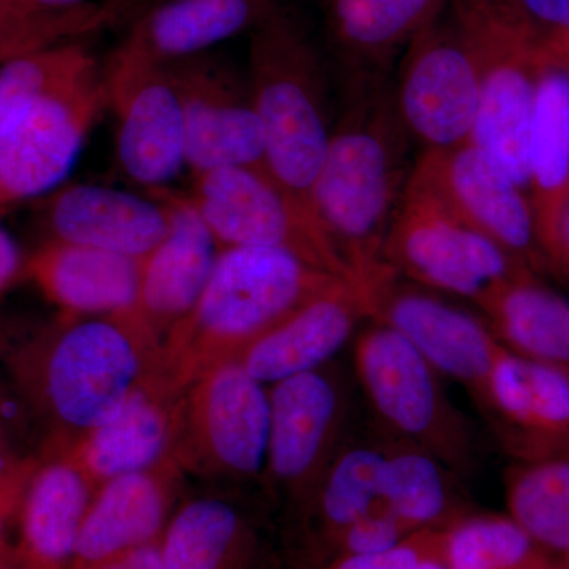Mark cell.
I'll return each instance as SVG.
<instances>
[{
    "label": "cell",
    "instance_id": "obj_1",
    "mask_svg": "<svg viewBox=\"0 0 569 569\" xmlns=\"http://www.w3.org/2000/svg\"><path fill=\"white\" fill-rule=\"evenodd\" d=\"M411 144L391 78L342 86L312 206L355 280L385 263L389 228L413 171Z\"/></svg>",
    "mask_w": 569,
    "mask_h": 569
},
{
    "label": "cell",
    "instance_id": "obj_2",
    "mask_svg": "<svg viewBox=\"0 0 569 569\" xmlns=\"http://www.w3.org/2000/svg\"><path fill=\"white\" fill-rule=\"evenodd\" d=\"M339 279L284 250H220L200 301L163 340L160 370L189 387Z\"/></svg>",
    "mask_w": 569,
    "mask_h": 569
},
{
    "label": "cell",
    "instance_id": "obj_3",
    "mask_svg": "<svg viewBox=\"0 0 569 569\" xmlns=\"http://www.w3.org/2000/svg\"><path fill=\"white\" fill-rule=\"evenodd\" d=\"M247 80L263 126L266 168L296 201L316 213L313 186L335 122L325 63L290 14L276 10L253 29Z\"/></svg>",
    "mask_w": 569,
    "mask_h": 569
},
{
    "label": "cell",
    "instance_id": "obj_4",
    "mask_svg": "<svg viewBox=\"0 0 569 569\" xmlns=\"http://www.w3.org/2000/svg\"><path fill=\"white\" fill-rule=\"evenodd\" d=\"M162 346L137 313L67 318L44 356L41 392L50 415L78 438L110 421L160 370Z\"/></svg>",
    "mask_w": 569,
    "mask_h": 569
},
{
    "label": "cell",
    "instance_id": "obj_5",
    "mask_svg": "<svg viewBox=\"0 0 569 569\" xmlns=\"http://www.w3.org/2000/svg\"><path fill=\"white\" fill-rule=\"evenodd\" d=\"M383 261L399 274L482 309L518 280L507 250L410 181L389 228Z\"/></svg>",
    "mask_w": 569,
    "mask_h": 569
},
{
    "label": "cell",
    "instance_id": "obj_6",
    "mask_svg": "<svg viewBox=\"0 0 569 569\" xmlns=\"http://www.w3.org/2000/svg\"><path fill=\"white\" fill-rule=\"evenodd\" d=\"M190 200L220 249L284 250L326 272L355 279L316 213L296 201L266 167L197 174Z\"/></svg>",
    "mask_w": 569,
    "mask_h": 569
},
{
    "label": "cell",
    "instance_id": "obj_7",
    "mask_svg": "<svg viewBox=\"0 0 569 569\" xmlns=\"http://www.w3.org/2000/svg\"><path fill=\"white\" fill-rule=\"evenodd\" d=\"M355 367L378 417L410 447L455 468H468L470 440L441 389L440 373L389 326L376 323L356 340Z\"/></svg>",
    "mask_w": 569,
    "mask_h": 569
},
{
    "label": "cell",
    "instance_id": "obj_8",
    "mask_svg": "<svg viewBox=\"0 0 569 569\" xmlns=\"http://www.w3.org/2000/svg\"><path fill=\"white\" fill-rule=\"evenodd\" d=\"M392 91L400 121L421 152L471 141L481 78L477 52L455 11L411 41Z\"/></svg>",
    "mask_w": 569,
    "mask_h": 569
},
{
    "label": "cell",
    "instance_id": "obj_9",
    "mask_svg": "<svg viewBox=\"0 0 569 569\" xmlns=\"http://www.w3.org/2000/svg\"><path fill=\"white\" fill-rule=\"evenodd\" d=\"M102 80L118 122L123 173L151 190L163 189L186 164L182 102L170 66L118 47Z\"/></svg>",
    "mask_w": 569,
    "mask_h": 569
},
{
    "label": "cell",
    "instance_id": "obj_10",
    "mask_svg": "<svg viewBox=\"0 0 569 569\" xmlns=\"http://www.w3.org/2000/svg\"><path fill=\"white\" fill-rule=\"evenodd\" d=\"M399 279V272L385 263L359 280L369 318L406 337L438 373L467 385L485 399L490 370L505 347L477 318Z\"/></svg>",
    "mask_w": 569,
    "mask_h": 569
},
{
    "label": "cell",
    "instance_id": "obj_11",
    "mask_svg": "<svg viewBox=\"0 0 569 569\" xmlns=\"http://www.w3.org/2000/svg\"><path fill=\"white\" fill-rule=\"evenodd\" d=\"M455 14L477 52L481 91L471 141L519 187L530 182V144L537 86L519 63L515 37L501 24L455 0Z\"/></svg>",
    "mask_w": 569,
    "mask_h": 569
},
{
    "label": "cell",
    "instance_id": "obj_12",
    "mask_svg": "<svg viewBox=\"0 0 569 569\" xmlns=\"http://www.w3.org/2000/svg\"><path fill=\"white\" fill-rule=\"evenodd\" d=\"M186 126V164L193 174L230 167H266L263 126L249 80L201 54L170 63Z\"/></svg>",
    "mask_w": 569,
    "mask_h": 569
},
{
    "label": "cell",
    "instance_id": "obj_13",
    "mask_svg": "<svg viewBox=\"0 0 569 569\" xmlns=\"http://www.w3.org/2000/svg\"><path fill=\"white\" fill-rule=\"evenodd\" d=\"M182 429L216 470L239 478L268 463L269 389L238 359L209 367L187 387Z\"/></svg>",
    "mask_w": 569,
    "mask_h": 569
},
{
    "label": "cell",
    "instance_id": "obj_14",
    "mask_svg": "<svg viewBox=\"0 0 569 569\" xmlns=\"http://www.w3.org/2000/svg\"><path fill=\"white\" fill-rule=\"evenodd\" d=\"M104 107L100 71L78 88L37 104L0 134V209L56 189L74 167Z\"/></svg>",
    "mask_w": 569,
    "mask_h": 569
},
{
    "label": "cell",
    "instance_id": "obj_15",
    "mask_svg": "<svg viewBox=\"0 0 569 569\" xmlns=\"http://www.w3.org/2000/svg\"><path fill=\"white\" fill-rule=\"evenodd\" d=\"M410 182L511 257L533 244V219L520 187L473 142L419 153Z\"/></svg>",
    "mask_w": 569,
    "mask_h": 569
},
{
    "label": "cell",
    "instance_id": "obj_16",
    "mask_svg": "<svg viewBox=\"0 0 569 569\" xmlns=\"http://www.w3.org/2000/svg\"><path fill=\"white\" fill-rule=\"evenodd\" d=\"M151 194L167 206L170 230L142 258L134 313L162 346L200 301L222 249L190 197L167 189H153Z\"/></svg>",
    "mask_w": 569,
    "mask_h": 569
},
{
    "label": "cell",
    "instance_id": "obj_17",
    "mask_svg": "<svg viewBox=\"0 0 569 569\" xmlns=\"http://www.w3.org/2000/svg\"><path fill=\"white\" fill-rule=\"evenodd\" d=\"M367 317L365 288L342 277L253 340L236 359L250 376L272 387L284 378L321 369Z\"/></svg>",
    "mask_w": 569,
    "mask_h": 569
},
{
    "label": "cell",
    "instance_id": "obj_18",
    "mask_svg": "<svg viewBox=\"0 0 569 569\" xmlns=\"http://www.w3.org/2000/svg\"><path fill=\"white\" fill-rule=\"evenodd\" d=\"M181 389L162 373H153L121 410L80 438L73 458L102 486L110 479L159 470L181 436L183 400Z\"/></svg>",
    "mask_w": 569,
    "mask_h": 569
},
{
    "label": "cell",
    "instance_id": "obj_19",
    "mask_svg": "<svg viewBox=\"0 0 569 569\" xmlns=\"http://www.w3.org/2000/svg\"><path fill=\"white\" fill-rule=\"evenodd\" d=\"M44 222L50 241L142 260L170 230V213L152 194L144 198L114 187L78 183L51 198Z\"/></svg>",
    "mask_w": 569,
    "mask_h": 569
},
{
    "label": "cell",
    "instance_id": "obj_20",
    "mask_svg": "<svg viewBox=\"0 0 569 569\" xmlns=\"http://www.w3.org/2000/svg\"><path fill=\"white\" fill-rule=\"evenodd\" d=\"M268 463L277 482L302 489L317 477L335 441L342 399L323 370L284 378L269 388Z\"/></svg>",
    "mask_w": 569,
    "mask_h": 569
},
{
    "label": "cell",
    "instance_id": "obj_21",
    "mask_svg": "<svg viewBox=\"0 0 569 569\" xmlns=\"http://www.w3.org/2000/svg\"><path fill=\"white\" fill-rule=\"evenodd\" d=\"M138 258L50 241L26 266L44 296L69 318L121 316L137 309Z\"/></svg>",
    "mask_w": 569,
    "mask_h": 569
},
{
    "label": "cell",
    "instance_id": "obj_22",
    "mask_svg": "<svg viewBox=\"0 0 569 569\" xmlns=\"http://www.w3.org/2000/svg\"><path fill=\"white\" fill-rule=\"evenodd\" d=\"M448 0H331L328 28L343 84L391 78V66Z\"/></svg>",
    "mask_w": 569,
    "mask_h": 569
},
{
    "label": "cell",
    "instance_id": "obj_23",
    "mask_svg": "<svg viewBox=\"0 0 569 569\" xmlns=\"http://www.w3.org/2000/svg\"><path fill=\"white\" fill-rule=\"evenodd\" d=\"M276 10L272 0H163L138 18L119 47L170 66L253 31Z\"/></svg>",
    "mask_w": 569,
    "mask_h": 569
},
{
    "label": "cell",
    "instance_id": "obj_24",
    "mask_svg": "<svg viewBox=\"0 0 569 569\" xmlns=\"http://www.w3.org/2000/svg\"><path fill=\"white\" fill-rule=\"evenodd\" d=\"M168 509L170 490L159 470L103 482L82 522L73 568L104 563L159 541L167 527Z\"/></svg>",
    "mask_w": 569,
    "mask_h": 569
},
{
    "label": "cell",
    "instance_id": "obj_25",
    "mask_svg": "<svg viewBox=\"0 0 569 569\" xmlns=\"http://www.w3.org/2000/svg\"><path fill=\"white\" fill-rule=\"evenodd\" d=\"M93 489L92 479L73 458L54 460L37 471L22 507V537L37 567L62 569L73 563Z\"/></svg>",
    "mask_w": 569,
    "mask_h": 569
},
{
    "label": "cell",
    "instance_id": "obj_26",
    "mask_svg": "<svg viewBox=\"0 0 569 569\" xmlns=\"http://www.w3.org/2000/svg\"><path fill=\"white\" fill-rule=\"evenodd\" d=\"M485 402L541 440H569V369L533 361L507 348L498 355Z\"/></svg>",
    "mask_w": 569,
    "mask_h": 569
},
{
    "label": "cell",
    "instance_id": "obj_27",
    "mask_svg": "<svg viewBox=\"0 0 569 569\" xmlns=\"http://www.w3.org/2000/svg\"><path fill=\"white\" fill-rule=\"evenodd\" d=\"M249 539L233 505L203 497L176 512L164 527L160 549L167 569H241Z\"/></svg>",
    "mask_w": 569,
    "mask_h": 569
},
{
    "label": "cell",
    "instance_id": "obj_28",
    "mask_svg": "<svg viewBox=\"0 0 569 569\" xmlns=\"http://www.w3.org/2000/svg\"><path fill=\"white\" fill-rule=\"evenodd\" d=\"M96 58L78 41L29 52L0 66V134L50 99L100 74Z\"/></svg>",
    "mask_w": 569,
    "mask_h": 569
},
{
    "label": "cell",
    "instance_id": "obj_29",
    "mask_svg": "<svg viewBox=\"0 0 569 569\" xmlns=\"http://www.w3.org/2000/svg\"><path fill=\"white\" fill-rule=\"evenodd\" d=\"M485 310L515 353L569 369L568 301L516 280Z\"/></svg>",
    "mask_w": 569,
    "mask_h": 569
},
{
    "label": "cell",
    "instance_id": "obj_30",
    "mask_svg": "<svg viewBox=\"0 0 569 569\" xmlns=\"http://www.w3.org/2000/svg\"><path fill=\"white\" fill-rule=\"evenodd\" d=\"M511 519L539 548L569 557V458L542 459L508 479Z\"/></svg>",
    "mask_w": 569,
    "mask_h": 569
},
{
    "label": "cell",
    "instance_id": "obj_31",
    "mask_svg": "<svg viewBox=\"0 0 569 569\" xmlns=\"http://www.w3.org/2000/svg\"><path fill=\"white\" fill-rule=\"evenodd\" d=\"M383 505L411 531L443 529L452 508L443 462L410 445L388 452Z\"/></svg>",
    "mask_w": 569,
    "mask_h": 569
},
{
    "label": "cell",
    "instance_id": "obj_32",
    "mask_svg": "<svg viewBox=\"0 0 569 569\" xmlns=\"http://www.w3.org/2000/svg\"><path fill=\"white\" fill-rule=\"evenodd\" d=\"M123 11L110 6L40 10L0 0V66L29 52L77 41L110 28Z\"/></svg>",
    "mask_w": 569,
    "mask_h": 569
},
{
    "label": "cell",
    "instance_id": "obj_33",
    "mask_svg": "<svg viewBox=\"0 0 569 569\" xmlns=\"http://www.w3.org/2000/svg\"><path fill=\"white\" fill-rule=\"evenodd\" d=\"M388 452L376 448H350L326 471L320 509L329 542L358 520L381 511Z\"/></svg>",
    "mask_w": 569,
    "mask_h": 569
},
{
    "label": "cell",
    "instance_id": "obj_34",
    "mask_svg": "<svg viewBox=\"0 0 569 569\" xmlns=\"http://www.w3.org/2000/svg\"><path fill=\"white\" fill-rule=\"evenodd\" d=\"M449 569H548L541 548L511 518H473L447 530Z\"/></svg>",
    "mask_w": 569,
    "mask_h": 569
},
{
    "label": "cell",
    "instance_id": "obj_35",
    "mask_svg": "<svg viewBox=\"0 0 569 569\" xmlns=\"http://www.w3.org/2000/svg\"><path fill=\"white\" fill-rule=\"evenodd\" d=\"M530 182L545 197L569 182V73L548 71L537 84L530 144Z\"/></svg>",
    "mask_w": 569,
    "mask_h": 569
},
{
    "label": "cell",
    "instance_id": "obj_36",
    "mask_svg": "<svg viewBox=\"0 0 569 569\" xmlns=\"http://www.w3.org/2000/svg\"><path fill=\"white\" fill-rule=\"evenodd\" d=\"M415 531L395 518L388 509L373 512L358 520L353 526L340 531L329 545L332 559L348 556H367V553L385 552L406 541ZM329 560V561H331Z\"/></svg>",
    "mask_w": 569,
    "mask_h": 569
},
{
    "label": "cell",
    "instance_id": "obj_37",
    "mask_svg": "<svg viewBox=\"0 0 569 569\" xmlns=\"http://www.w3.org/2000/svg\"><path fill=\"white\" fill-rule=\"evenodd\" d=\"M447 530L415 531L396 548L367 556L339 557L321 569H415L426 557L447 548Z\"/></svg>",
    "mask_w": 569,
    "mask_h": 569
},
{
    "label": "cell",
    "instance_id": "obj_38",
    "mask_svg": "<svg viewBox=\"0 0 569 569\" xmlns=\"http://www.w3.org/2000/svg\"><path fill=\"white\" fill-rule=\"evenodd\" d=\"M26 266L28 261L20 246L6 228L0 227V293L26 274Z\"/></svg>",
    "mask_w": 569,
    "mask_h": 569
},
{
    "label": "cell",
    "instance_id": "obj_39",
    "mask_svg": "<svg viewBox=\"0 0 569 569\" xmlns=\"http://www.w3.org/2000/svg\"><path fill=\"white\" fill-rule=\"evenodd\" d=\"M520 3L535 20L569 29V0H520Z\"/></svg>",
    "mask_w": 569,
    "mask_h": 569
},
{
    "label": "cell",
    "instance_id": "obj_40",
    "mask_svg": "<svg viewBox=\"0 0 569 569\" xmlns=\"http://www.w3.org/2000/svg\"><path fill=\"white\" fill-rule=\"evenodd\" d=\"M24 6L33 7L40 10H73L88 6H110L126 11L134 0H17Z\"/></svg>",
    "mask_w": 569,
    "mask_h": 569
},
{
    "label": "cell",
    "instance_id": "obj_41",
    "mask_svg": "<svg viewBox=\"0 0 569 569\" xmlns=\"http://www.w3.org/2000/svg\"><path fill=\"white\" fill-rule=\"evenodd\" d=\"M122 560L129 569H167L159 541L149 542L123 553Z\"/></svg>",
    "mask_w": 569,
    "mask_h": 569
},
{
    "label": "cell",
    "instance_id": "obj_42",
    "mask_svg": "<svg viewBox=\"0 0 569 569\" xmlns=\"http://www.w3.org/2000/svg\"><path fill=\"white\" fill-rule=\"evenodd\" d=\"M415 569H449L447 561V548L441 550V552L426 557V559L422 560Z\"/></svg>",
    "mask_w": 569,
    "mask_h": 569
},
{
    "label": "cell",
    "instance_id": "obj_43",
    "mask_svg": "<svg viewBox=\"0 0 569 569\" xmlns=\"http://www.w3.org/2000/svg\"><path fill=\"white\" fill-rule=\"evenodd\" d=\"M11 479L9 481L0 482V545H2L3 537V507L9 505L10 500V490H11Z\"/></svg>",
    "mask_w": 569,
    "mask_h": 569
},
{
    "label": "cell",
    "instance_id": "obj_44",
    "mask_svg": "<svg viewBox=\"0 0 569 569\" xmlns=\"http://www.w3.org/2000/svg\"><path fill=\"white\" fill-rule=\"evenodd\" d=\"M559 233L561 242L567 247V252L569 254V206L567 211L563 212V216L560 217Z\"/></svg>",
    "mask_w": 569,
    "mask_h": 569
},
{
    "label": "cell",
    "instance_id": "obj_45",
    "mask_svg": "<svg viewBox=\"0 0 569 569\" xmlns=\"http://www.w3.org/2000/svg\"><path fill=\"white\" fill-rule=\"evenodd\" d=\"M86 569H129V568H127L126 561L122 560V557H118V559L104 561V563L93 565V567H89Z\"/></svg>",
    "mask_w": 569,
    "mask_h": 569
},
{
    "label": "cell",
    "instance_id": "obj_46",
    "mask_svg": "<svg viewBox=\"0 0 569 569\" xmlns=\"http://www.w3.org/2000/svg\"><path fill=\"white\" fill-rule=\"evenodd\" d=\"M11 479L10 460L0 451V482Z\"/></svg>",
    "mask_w": 569,
    "mask_h": 569
},
{
    "label": "cell",
    "instance_id": "obj_47",
    "mask_svg": "<svg viewBox=\"0 0 569 569\" xmlns=\"http://www.w3.org/2000/svg\"><path fill=\"white\" fill-rule=\"evenodd\" d=\"M0 569H14V568H10V567H0Z\"/></svg>",
    "mask_w": 569,
    "mask_h": 569
},
{
    "label": "cell",
    "instance_id": "obj_48",
    "mask_svg": "<svg viewBox=\"0 0 569 569\" xmlns=\"http://www.w3.org/2000/svg\"><path fill=\"white\" fill-rule=\"evenodd\" d=\"M548 569H552V568L549 567Z\"/></svg>",
    "mask_w": 569,
    "mask_h": 569
}]
</instances>
